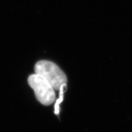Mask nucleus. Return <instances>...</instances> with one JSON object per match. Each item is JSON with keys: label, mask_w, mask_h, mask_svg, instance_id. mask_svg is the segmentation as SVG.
Segmentation results:
<instances>
[{"label": "nucleus", "mask_w": 132, "mask_h": 132, "mask_svg": "<svg viewBox=\"0 0 132 132\" xmlns=\"http://www.w3.org/2000/svg\"><path fill=\"white\" fill-rule=\"evenodd\" d=\"M35 73L47 80L54 90H59L60 87L67 81L65 74L58 65L49 61H39L34 66Z\"/></svg>", "instance_id": "obj_1"}, {"label": "nucleus", "mask_w": 132, "mask_h": 132, "mask_svg": "<svg viewBox=\"0 0 132 132\" xmlns=\"http://www.w3.org/2000/svg\"><path fill=\"white\" fill-rule=\"evenodd\" d=\"M28 82L40 103L48 106L53 103L56 97L54 89L45 78L39 74L34 73L28 77Z\"/></svg>", "instance_id": "obj_2"}, {"label": "nucleus", "mask_w": 132, "mask_h": 132, "mask_svg": "<svg viewBox=\"0 0 132 132\" xmlns=\"http://www.w3.org/2000/svg\"><path fill=\"white\" fill-rule=\"evenodd\" d=\"M67 89V85L66 84H64L61 86L60 87L59 89V97L56 102L55 105H54V113L55 114H59V110H60V104L62 103V100H63L64 98V93Z\"/></svg>", "instance_id": "obj_3"}]
</instances>
